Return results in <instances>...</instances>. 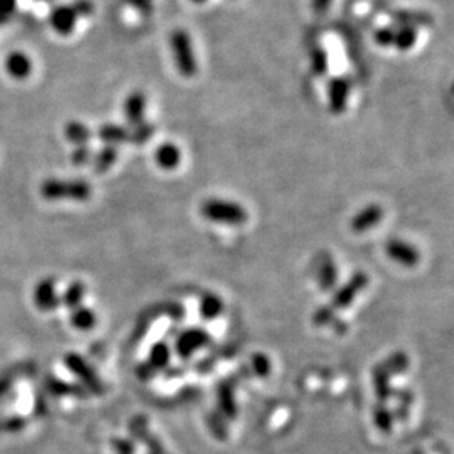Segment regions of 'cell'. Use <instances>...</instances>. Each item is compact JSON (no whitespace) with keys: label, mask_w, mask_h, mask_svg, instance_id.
<instances>
[{"label":"cell","mask_w":454,"mask_h":454,"mask_svg":"<svg viewBox=\"0 0 454 454\" xmlns=\"http://www.w3.org/2000/svg\"><path fill=\"white\" fill-rule=\"evenodd\" d=\"M416 40H418L416 28L407 27V26H398V28H396V37H394L393 46L400 52H407L415 46Z\"/></svg>","instance_id":"23"},{"label":"cell","mask_w":454,"mask_h":454,"mask_svg":"<svg viewBox=\"0 0 454 454\" xmlns=\"http://www.w3.org/2000/svg\"><path fill=\"white\" fill-rule=\"evenodd\" d=\"M154 131H156V128L150 122H142L139 125H135V127H132V130H130L128 143H131L134 146H143L153 137Z\"/></svg>","instance_id":"26"},{"label":"cell","mask_w":454,"mask_h":454,"mask_svg":"<svg viewBox=\"0 0 454 454\" xmlns=\"http://www.w3.org/2000/svg\"><path fill=\"white\" fill-rule=\"evenodd\" d=\"M40 194L44 200H49V201H59V200L87 201L93 194V187L84 179L49 178L41 183Z\"/></svg>","instance_id":"2"},{"label":"cell","mask_w":454,"mask_h":454,"mask_svg":"<svg viewBox=\"0 0 454 454\" xmlns=\"http://www.w3.org/2000/svg\"><path fill=\"white\" fill-rule=\"evenodd\" d=\"M118 161V146L106 144L93 156V167L97 174L107 172Z\"/></svg>","instance_id":"18"},{"label":"cell","mask_w":454,"mask_h":454,"mask_svg":"<svg viewBox=\"0 0 454 454\" xmlns=\"http://www.w3.org/2000/svg\"><path fill=\"white\" fill-rule=\"evenodd\" d=\"M332 0H312V9L316 15H324L328 12Z\"/></svg>","instance_id":"35"},{"label":"cell","mask_w":454,"mask_h":454,"mask_svg":"<svg viewBox=\"0 0 454 454\" xmlns=\"http://www.w3.org/2000/svg\"><path fill=\"white\" fill-rule=\"evenodd\" d=\"M146 96L143 92H132L124 102V115L130 127H135L144 122Z\"/></svg>","instance_id":"13"},{"label":"cell","mask_w":454,"mask_h":454,"mask_svg":"<svg viewBox=\"0 0 454 454\" xmlns=\"http://www.w3.org/2000/svg\"><path fill=\"white\" fill-rule=\"evenodd\" d=\"M384 216V211L379 204H368L366 208H363L360 212H357L352 219V230L356 233H365L381 222Z\"/></svg>","instance_id":"11"},{"label":"cell","mask_w":454,"mask_h":454,"mask_svg":"<svg viewBox=\"0 0 454 454\" xmlns=\"http://www.w3.org/2000/svg\"><path fill=\"white\" fill-rule=\"evenodd\" d=\"M375 421H376V425L384 431H389L391 428V423H393V418L389 413L387 408H376Z\"/></svg>","instance_id":"32"},{"label":"cell","mask_w":454,"mask_h":454,"mask_svg":"<svg viewBox=\"0 0 454 454\" xmlns=\"http://www.w3.org/2000/svg\"><path fill=\"white\" fill-rule=\"evenodd\" d=\"M93 157V152L87 144L83 146H75L73 154H71V161L75 167H84L87 165Z\"/></svg>","instance_id":"29"},{"label":"cell","mask_w":454,"mask_h":454,"mask_svg":"<svg viewBox=\"0 0 454 454\" xmlns=\"http://www.w3.org/2000/svg\"><path fill=\"white\" fill-rule=\"evenodd\" d=\"M26 425V421L22 418H18V416H14V418H9L8 421H5V429L11 431V433H15V431H19L24 428Z\"/></svg>","instance_id":"36"},{"label":"cell","mask_w":454,"mask_h":454,"mask_svg":"<svg viewBox=\"0 0 454 454\" xmlns=\"http://www.w3.org/2000/svg\"><path fill=\"white\" fill-rule=\"evenodd\" d=\"M6 73L15 80H24L33 73V60L24 52H12L5 60Z\"/></svg>","instance_id":"14"},{"label":"cell","mask_w":454,"mask_h":454,"mask_svg":"<svg viewBox=\"0 0 454 454\" xmlns=\"http://www.w3.org/2000/svg\"><path fill=\"white\" fill-rule=\"evenodd\" d=\"M171 359V350L165 343H157L152 347L150 356H149V365L157 371V369H164Z\"/></svg>","instance_id":"27"},{"label":"cell","mask_w":454,"mask_h":454,"mask_svg":"<svg viewBox=\"0 0 454 454\" xmlns=\"http://www.w3.org/2000/svg\"><path fill=\"white\" fill-rule=\"evenodd\" d=\"M201 215L215 222L230 226H240L247 221V212L236 201L211 199L201 204Z\"/></svg>","instance_id":"3"},{"label":"cell","mask_w":454,"mask_h":454,"mask_svg":"<svg viewBox=\"0 0 454 454\" xmlns=\"http://www.w3.org/2000/svg\"><path fill=\"white\" fill-rule=\"evenodd\" d=\"M394 37H396V27H381L375 31L374 38L379 44L381 48H390L394 44Z\"/></svg>","instance_id":"28"},{"label":"cell","mask_w":454,"mask_h":454,"mask_svg":"<svg viewBox=\"0 0 454 454\" xmlns=\"http://www.w3.org/2000/svg\"><path fill=\"white\" fill-rule=\"evenodd\" d=\"M71 324L80 331H90L97 324V316L93 309L81 305L71 310Z\"/></svg>","instance_id":"19"},{"label":"cell","mask_w":454,"mask_h":454,"mask_svg":"<svg viewBox=\"0 0 454 454\" xmlns=\"http://www.w3.org/2000/svg\"><path fill=\"white\" fill-rule=\"evenodd\" d=\"M368 283L369 277L365 272L360 270L353 274V277L344 285H342L334 292L331 302L327 306L316 310V313L313 315V324L317 327L327 325L337 312L347 309L354 302V299L359 296V292L366 288Z\"/></svg>","instance_id":"1"},{"label":"cell","mask_w":454,"mask_h":454,"mask_svg":"<svg viewBox=\"0 0 454 454\" xmlns=\"http://www.w3.org/2000/svg\"><path fill=\"white\" fill-rule=\"evenodd\" d=\"M65 137L66 140L75 144V146H83V144H87L90 142V139H92V131H90V128L80 122V121H70L66 125H65Z\"/></svg>","instance_id":"20"},{"label":"cell","mask_w":454,"mask_h":454,"mask_svg":"<svg viewBox=\"0 0 454 454\" xmlns=\"http://www.w3.org/2000/svg\"><path fill=\"white\" fill-rule=\"evenodd\" d=\"M12 389V379L11 378H0V397L5 396Z\"/></svg>","instance_id":"37"},{"label":"cell","mask_w":454,"mask_h":454,"mask_svg":"<svg viewBox=\"0 0 454 454\" xmlns=\"http://www.w3.org/2000/svg\"><path fill=\"white\" fill-rule=\"evenodd\" d=\"M390 16L397 26L407 27H431L434 24V18L423 11H412V9H397L391 11Z\"/></svg>","instance_id":"12"},{"label":"cell","mask_w":454,"mask_h":454,"mask_svg":"<svg viewBox=\"0 0 454 454\" xmlns=\"http://www.w3.org/2000/svg\"><path fill=\"white\" fill-rule=\"evenodd\" d=\"M338 269L334 259L329 255H324L321 258L320 265V285L322 290H331L337 284Z\"/></svg>","instance_id":"21"},{"label":"cell","mask_w":454,"mask_h":454,"mask_svg":"<svg viewBox=\"0 0 454 454\" xmlns=\"http://www.w3.org/2000/svg\"><path fill=\"white\" fill-rule=\"evenodd\" d=\"M385 252H387L391 260L407 268L416 266L421 260V253L418 248L413 244L398 238L390 240L387 246H385Z\"/></svg>","instance_id":"7"},{"label":"cell","mask_w":454,"mask_h":454,"mask_svg":"<svg viewBox=\"0 0 454 454\" xmlns=\"http://www.w3.org/2000/svg\"><path fill=\"white\" fill-rule=\"evenodd\" d=\"M16 9V0H0V27L5 26Z\"/></svg>","instance_id":"31"},{"label":"cell","mask_w":454,"mask_h":454,"mask_svg":"<svg viewBox=\"0 0 454 454\" xmlns=\"http://www.w3.org/2000/svg\"><path fill=\"white\" fill-rule=\"evenodd\" d=\"M329 109L334 115H342L347 109V100L350 93V83L344 77H334L328 87Z\"/></svg>","instance_id":"9"},{"label":"cell","mask_w":454,"mask_h":454,"mask_svg":"<svg viewBox=\"0 0 454 454\" xmlns=\"http://www.w3.org/2000/svg\"><path fill=\"white\" fill-rule=\"evenodd\" d=\"M44 384H46L48 391L55 396V397H63V396H71V397H78V398H85L88 391L83 387V385L78 384H71V382H65L56 376L48 375L46 379H44Z\"/></svg>","instance_id":"15"},{"label":"cell","mask_w":454,"mask_h":454,"mask_svg":"<svg viewBox=\"0 0 454 454\" xmlns=\"http://www.w3.org/2000/svg\"><path fill=\"white\" fill-rule=\"evenodd\" d=\"M63 363L65 366L83 382V387L88 393H93L97 396L105 393V384L102 382L96 371L88 365V361L83 356L77 353H68L63 357Z\"/></svg>","instance_id":"6"},{"label":"cell","mask_w":454,"mask_h":454,"mask_svg":"<svg viewBox=\"0 0 454 454\" xmlns=\"http://www.w3.org/2000/svg\"><path fill=\"white\" fill-rule=\"evenodd\" d=\"M113 448L117 450L118 454H132L134 453V445L130 440L125 438H115L112 441Z\"/></svg>","instance_id":"34"},{"label":"cell","mask_w":454,"mask_h":454,"mask_svg":"<svg viewBox=\"0 0 454 454\" xmlns=\"http://www.w3.org/2000/svg\"><path fill=\"white\" fill-rule=\"evenodd\" d=\"M310 70L316 77H324L328 73V53L322 46H315L310 51Z\"/></svg>","instance_id":"25"},{"label":"cell","mask_w":454,"mask_h":454,"mask_svg":"<svg viewBox=\"0 0 454 454\" xmlns=\"http://www.w3.org/2000/svg\"><path fill=\"white\" fill-rule=\"evenodd\" d=\"M209 334L200 328H190L176 339V352L181 357H190L199 349L209 343Z\"/></svg>","instance_id":"8"},{"label":"cell","mask_w":454,"mask_h":454,"mask_svg":"<svg viewBox=\"0 0 454 454\" xmlns=\"http://www.w3.org/2000/svg\"><path fill=\"white\" fill-rule=\"evenodd\" d=\"M34 302L43 312H52L60 306V297L58 296L56 284L52 278H44L36 285Z\"/></svg>","instance_id":"10"},{"label":"cell","mask_w":454,"mask_h":454,"mask_svg":"<svg viewBox=\"0 0 454 454\" xmlns=\"http://www.w3.org/2000/svg\"><path fill=\"white\" fill-rule=\"evenodd\" d=\"M171 49L179 74L191 78L197 74V59L193 52L191 38L184 30H175L171 34Z\"/></svg>","instance_id":"5"},{"label":"cell","mask_w":454,"mask_h":454,"mask_svg":"<svg viewBox=\"0 0 454 454\" xmlns=\"http://www.w3.org/2000/svg\"><path fill=\"white\" fill-rule=\"evenodd\" d=\"M154 161L159 168L172 171L181 164V152L174 143H164L154 152Z\"/></svg>","instance_id":"16"},{"label":"cell","mask_w":454,"mask_h":454,"mask_svg":"<svg viewBox=\"0 0 454 454\" xmlns=\"http://www.w3.org/2000/svg\"><path fill=\"white\" fill-rule=\"evenodd\" d=\"M191 2H194V4H204V2H208V0H191Z\"/></svg>","instance_id":"38"},{"label":"cell","mask_w":454,"mask_h":454,"mask_svg":"<svg viewBox=\"0 0 454 454\" xmlns=\"http://www.w3.org/2000/svg\"><path fill=\"white\" fill-rule=\"evenodd\" d=\"M253 371L259 375V376H266L270 372V361L268 359V356L258 353L253 356Z\"/></svg>","instance_id":"30"},{"label":"cell","mask_w":454,"mask_h":454,"mask_svg":"<svg viewBox=\"0 0 454 454\" xmlns=\"http://www.w3.org/2000/svg\"><path fill=\"white\" fill-rule=\"evenodd\" d=\"M85 296V285L83 281H74L68 288L65 290V292L62 294L60 297V305H63L65 307H68L70 310L78 307L83 305Z\"/></svg>","instance_id":"22"},{"label":"cell","mask_w":454,"mask_h":454,"mask_svg":"<svg viewBox=\"0 0 454 454\" xmlns=\"http://www.w3.org/2000/svg\"><path fill=\"white\" fill-rule=\"evenodd\" d=\"M223 310V302L216 294H206L200 302V313L204 320L212 321L215 317H218Z\"/></svg>","instance_id":"24"},{"label":"cell","mask_w":454,"mask_h":454,"mask_svg":"<svg viewBox=\"0 0 454 454\" xmlns=\"http://www.w3.org/2000/svg\"><path fill=\"white\" fill-rule=\"evenodd\" d=\"M95 11V5L90 0H77L73 5L59 6L51 14V26L52 28L60 34V36H70L74 28L77 21L83 16L92 15Z\"/></svg>","instance_id":"4"},{"label":"cell","mask_w":454,"mask_h":454,"mask_svg":"<svg viewBox=\"0 0 454 454\" xmlns=\"http://www.w3.org/2000/svg\"><path fill=\"white\" fill-rule=\"evenodd\" d=\"M124 2L144 16L152 14V0H124Z\"/></svg>","instance_id":"33"},{"label":"cell","mask_w":454,"mask_h":454,"mask_svg":"<svg viewBox=\"0 0 454 454\" xmlns=\"http://www.w3.org/2000/svg\"><path fill=\"white\" fill-rule=\"evenodd\" d=\"M97 137L100 142L112 146L128 143L130 130L118 124H105L97 130Z\"/></svg>","instance_id":"17"}]
</instances>
